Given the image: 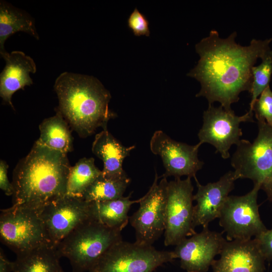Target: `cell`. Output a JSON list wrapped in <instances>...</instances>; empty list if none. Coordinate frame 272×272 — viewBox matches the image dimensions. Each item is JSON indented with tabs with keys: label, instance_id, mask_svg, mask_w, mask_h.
Returning <instances> with one entry per match:
<instances>
[{
	"label": "cell",
	"instance_id": "obj_1",
	"mask_svg": "<svg viewBox=\"0 0 272 272\" xmlns=\"http://www.w3.org/2000/svg\"><path fill=\"white\" fill-rule=\"evenodd\" d=\"M236 32L226 38H221L217 31L195 45L199 59L187 76L197 80L201 88L196 97H204L209 105L218 102L226 110L239 100L243 91L249 93L252 84V68L270 49L272 38L264 40L253 39L247 46L235 41Z\"/></svg>",
	"mask_w": 272,
	"mask_h": 272
},
{
	"label": "cell",
	"instance_id": "obj_2",
	"mask_svg": "<svg viewBox=\"0 0 272 272\" xmlns=\"http://www.w3.org/2000/svg\"><path fill=\"white\" fill-rule=\"evenodd\" d=\"M71 166L67 154L36 141L14 170L13 205L41 213L66 195Z\"/></svg>",
	"mask_w": 272,
	"mask_h": 272
},
{
	"label": "cell",
	"instance_id": "obj_3",
	"mask_svg": "<svg viewBox=\"0 0 272 272\" xmlns=\"http://www.w3.org/2000/svg\"><path fill=\"white\" fill-rule=\"evenodd\" d=\"M54 89L57 111L82 138L100 127L107 129L109 120L116 116L109 108L110 92L93 76L64 72L56 78Z\"/></svg>",
	"mask_w": 272,
	"mask_h": 272
},
{
	"label": "cell",
	"instance_id": "obj_4",
	"mask_svg": "<svg viewBox=\"0 0 272 272\" xmlns=\"http://www.w3.org/2000/svg\"><path fill=\"white\" fill-rule=\"evenodd\" d=\"M121 232L90 219L70 233L56 248L60 257L69 259L73 272L89 271L112 246L122 240Z\"/></svg>",
	"mask_w": 272,
	"mask_h": 272
},
{
	"label": "cell",
	"instance_id": "obj_5",
	"mask_svg": "<svg viewBox=\"0 0 272 272\" xmlns=\"http://www.w3.org/2000/svg\"><path fill=\"white\" fill-rule=\"evenodd\" d=\"M258 134L252 143L241 140L231 158L237 179L248 178L259 186L272 202V126L257 120Z\"/></svg>",
	"mask_w": 272,
	"mask_h": 272
},
{
	"label": "cell",
	"instance_id": "obj_6",
	"mask_svg": "<svg viewBox=\"0 0 272 272\" xmlns=\"http://www.w3.org/2000/svg\"><path fill=\"white\" fill-rule=\"evenodd\" d=\"M175 258L173 251H160L152 245L122 240L112 246L89 272H154Z\"/></svg>",
	"mask_w": 272,
	"mask_h": 272
},
{
	"label": "cell",
	"instance_id": "obj_7",
	"mask_svg": "<svg viewBox=\"0 0 272 272\" xmlns=\"http://www.w3.org/2000/svg\"><path fill=\"white\" fill-rule=\"evenodd\" d=\"M0 238L17 255L51 244L40 213L19 206L1 210Z\"/></svg>",
	"mask_w": 272,
	"mask_h": 272
},
{
	"label": "cell",
	"instance_id": "obj_8",
	"mask_svg": "<svg viewBox=\"0 0 272 272\" xmlns=\"http://www.w3.org/2000/svg\"><path fill=\"white\" fill-rule=\"evenodd\" d=\"M193 186L191 177L168 182L165 207V246L176 245L196 232L193 225Z\"/></svg>",
	"mask_w": 272,
	"mask_h": 272
},
{
	"label": "cell",
	"instance_id": "obj_9",
	"mask_svg": "<svg viewBox=\"0 0 272 272\" xmlns=\"http://www.w3.org/2000/svg\"><path fill=\"white\" fill-rule=\"evenodd\" d=\"M258 185L244 195L229 196L221 210L219 224L226 233L228 241L248 240L265 231L257 202Z\"/></svg>",
	"mask_w": 272,
	"mask_h": 272
},
{
	"label": "cell",
	"instance_id": "obj_10",
	"mask_svg": "<svg viewBox=\"0 0 272 272\" xmlns=\"http://www.w3.org/2000/svg\"><path fill=\"white\" fill-rule=\"evenodd\" d=\"M158 183V176L155 172L154 182L148 192L140 198L138 210L129 217V222L134 229L135 242L152 245L165 230V207L168 182L162 177Z\"/></svg>",
	"mask_w": 272,
	"mask_h": 272
},
{
	"label": "cell",
	"instance_id": "obj_11",
	"mask_svg": "<svg viewBox=\"0 0 272 272\" xmlns=\"http://www.w3.org/2000/svg\"><path fill=\"white\" fill-rule=\"evenodd\" d=\"M253 113L247 112L237 116L232 109L226 110L222 106L209 105L203 112V124L198 133L200 146L208 143L216 149L221 157H230L229 150L233 145H237L242 135L240 124L242 122H254Z\"/></svg>",
	"mask_w": 272,
	"mask_h": 272
},
{
	"label": "cell",
	"instance_id": "obj_12",
	"mask_svg": "<svg viewBox=\"0 0 272 272\" xmlns=\"http://www.w3.org/2000/svg\"><path fill=\"white\" fill-rule=\"evenodd\" d=\"M40 216L49 239L56 247L76 228L92 219L90 202L66 195L46 205Z\"/></svg>",
	"mask_w": 272,
	"mask_h": 272
},
{
	"label": "cell",
	"instance_id": "obj_13",
	"mask_svg": "<svg viewBox=\"0 0 272 272\" xmlns=\"http://www.w3.org/2000/svg\"><path fill=\"white\" fill-rule=\"evenodd\" d=\"M200 146L198 144L190 146L174 141L161 130L155 131L150 143L151 152L162 159L165 169L162 177L166 178L195 177L204 164L198 158Z\"/></svg>",
	"mask_w": 272,
	"mask_h": 272
},
{
	"label": "cell",
	"instance_id": "obj_14",
	"mask_svg": "<svg viewBox=\"0 0 272 272\" xmlns=\"http://www.w3.org/2000/svg\"><path fill=\"white\" fill-rule=\"evenodd\" d=\"M226 241L222 233L207 227L181 241L173 252L176 258L180 259V267L187 272H207Z\"/></svg>",
	"mask_w": 272,
	"mask_h": 272
},
{
	"label": "cell",
	"instance_id": "obj_15",
	"mask_svg": "<svg viewBox=\"0 0 272 272\" xmlns=\"http://www.w3.org/2000/svg\"><path fill=\"white\" fill-rule=\"evenodd\" d=\"M197 191L193 195L196 204L193 208V225L208 227L209 224L219 218L229 193L234 189V182L238 179L234 171H230L215 182L201 185L196 177Z\"/></svg>",
	"mask_w": 272,
	"mask_h": 272
},
{
	"label": "cell",
	"instance_id": "obj_16",
	"mask_svg": "<svg viewBox=\"0 0 272 272\" xmlns=\"http://www.w3.org/2000/svg\"><path fill=\"white\" fill-rule=\"evenodd\" d=\"M220 257L212 264L214 272H264L265 259L255 240L225 241Z\"/></svg>",
	"mask_w": 272,
	"mask_h": 272
},
{
	"label": "cell",
	"instance_id": "obj_17",
	"mask_svg": "<svg viewBox=\"0 0 272 272\" xmlns=\"http://www.w3.org/2000/svg\"><path fill=\"white\" fill-rule=\"evenodd\" d=\"M1 56L5 60L6 65L0 74V96L14 108L13 95L33 83L30 74L36 73V65L33 59L22 51L7 52Z\"/></svg>",
	"mask_w": 272,
	"mask_h": 272
},
{
	"label": "cell",
	"instance_id": "obj_18",
	"mask_svg": "<svg viewBox=\"0 0 272 272\" xmlns=\"http://www.w3.org/2000/svg\"><path fill=\"white\" fill-rule=\"evenodd\" d=\"M134 148V146H123L107 129L95 135L92 151L103 162L102 176L107 179L117 180L128 177L123 169L122 164Z\"/></svg>",
	"mask_w": 272,
	"mask_h": 272
},
{
	"label": "cell",
	"instance_id": "obj_19",
	"mask_svg": "<svg viewBox=\"0 0 272 272\" xmlns=\"http://www.w3.org/2000/svg\"><path fill=\"white\" fill-rule=\"evenodd\" d=\"M18 32L27 33L38 40L34 19L25 11L12 6L10 3L0 1V54L7 51L4 47L7 39Z\"/></svg>",
	"mask_w": 272,
	"mask_h": 272
},
{
	"label": "cell",
	"instance_id": "obj_20",
	"mask_svg": "<svg viewBox=\"0 0 272 272\" xmlns=\"http://www.w3.org/2000/svg\"><path fill=\"white\" fill-rule=\"evenodd\" d=\"M56 247L47 244L17 255L13 272H64Z\"/></svg>",
	"mask_w": 272,
	"mask_h": 272
},
{
	"label": "cell",
	"instance_id": "obj_21",
	"mask_svg": "<svg viewBox=\"0 0 272 272\" xmlns=\"http://www.w3.org/2000/svg\"><path fill=\"white\" fill-rule=\"evenodd\" d=\"M131 194L105 201L90 202L91 219L109 228L122 231L128 222V213L131 206L140 201V198L131 200Z\"/></svg>",
	"mask_w": 272,
	"mask_h": 272
},
{
	"label": "cell",
	"instance_id": "obj_22",
	"mask_svg": "<svg viewBox=\"0 0 272 272\" xmlns=\"http://www.w3.org/2000/svg\"><path fill=\"white\" fill-rule=\"evenodd\" d=\"M69 124L57 111L55 115L45 119L39 125L38 143L50 149L67 154L73 151V138Z\"/></svg>",
	"mask_w": 272,
	"mask_h": 272
},
{
	"label": "cell",
	"instance_id": "obj_23",
	"mask_svg": "<svg viewBox=\"0 0 272 272\" xmlns=\"http://www.w3.org/2000/svg\"><path fill=\"white\" fill-rule=\"evenodd\" d=\"M102 171L93 158L81 159L70 169L66 195L82 198L88 188L101 175Z\"/></svg>",
	"mask_w": 272,
	"mask_h": 272
},
{
	"label": "cell",
	"instance_id": "obj_24",
	"mask_svg": "<svg viewBox=\"0 0 272 272\" xmlns=\"http://www.w3.org/2000/svg\"><path fill=\"white\" fill-rule=\"evenodd\" d=\"M126 178L113 180L99 176L86 190L82 198L87 202H102L123 196L130 182Z\"/></svg>",
	"mask_w": 272,
	"mask_h": 272
},
{
	"label": "cell",
	"instance_id": "obj_25",
	"mask_svg": "<svg viewBox=\"0 0 272 272\" xmlns=\"http://www.w3.org/2000/svg\"><path fill=\"white\" fill-rule=\"evenodd\" d=\"M261 60L260 64L252 68V84L250 92L251 100L248 111L252 113H253L252 108L255 102L269 86L272 75V50L270 49Z\"/></svg>",
	"mask_w": 272,
	"mask_h": 272
},
{
	"label": "cell",
	"instance_id": "obj_26",
	"mask_svg": "<svg viewBox=\"0 0 272 272\" xmlns=\"http://www.w3.org/2000/svg\"><path fill=\"white\" fill-rule=\"evenodd\" d=\"M252 111L257 120H264L272 126V91L269 86L255 102Z\"/></svg>",
	"mask_w": 272,
	"mask_h": 272
},
{
	"label": "cell",
	"instance_id": "obj_27",
	"mask_svg": "<svg viewBox=\"0 0 272 272\" xmlns=\"http://www.w3.org/2000/svg\"><path fill=\"white\" fill-rule=\"evenodd\" d=\"M128 26L135 36L145 35L149 36L150 34L149 21L146 17L135 8L130 15L128 21Z\"/></svg>",
	"mask_w": 272,
	"mask_h": 272
},
{
	"label": "cell",
	"instance_id": "obj_28",
	"mask_svg": "<svg viewBox=\"0 0 272 272\" xmlns=\"http://www.w3.org/2000/svg\"><path fill=\"white\" fill-rule=\"evenodd\" d=\"M254 240L265 260H272V228L256 236Z\"/></svg>",
	"mask_w": 272,
	"mask_h": 272
},
{
	"label": "cell",
	"instance_id": "obj_29",
	"mask_svg": "<svg viewBox=\"0 0 272 272\" xmlns=\"http://www.w3.org/2000/svg\"><path fill=\"white\" fill-rule=\"evenodd\" d=\"M8 165L1 160L0 162V188L8 196L13 195L14 188L8 177Z\"/></svg>",
	"mask_w": 272,
	"mask_h": 272
},
{
	"label": "cell",
	"instance_id": "obj_30",
	"mask_svg": "<svg viewBox=\"0 0 272 272\" xmlns=\"http://www.w3.org/2000/svg\"><path fill=\"white\" fill-rule=\"evenodd\" d=\"M14 269V261H10L1 249L0 251V272H13Z\"/></svg>",
	"mask_w": 272,
	"mask_h": 272
}]
</instances>
